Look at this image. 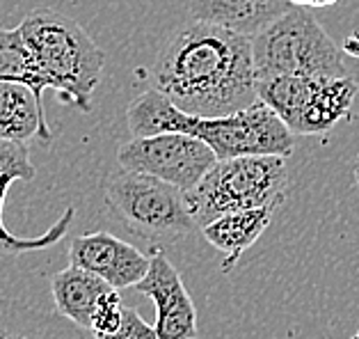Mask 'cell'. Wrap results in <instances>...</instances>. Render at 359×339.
I'll return each mask as SVG.
<instances>
[{
	"instance_id": "1",
	"label": "cell",
	"mask_w": 359,
	"mask_h": 339,
	"mask_svg": "<svg viewBox=\"0 0 359 339\" xmlns=\"http://www.w3.org/2000/svg\"><path fill=\"white\" fill-rule=\"evenodd\" d=\"M151 88L190 115H231L257 103L252 37L192 21L174 32L149 72Z\"/></svg>"
},
{
	"instance_id": "2",
	"label": "cell",
	"mask_w": 359,
	"mask_h": 339,
	"mask_svg": "<svg viewBox=\"0 0 359 339\" xmlns=\"http://www.w3.org/2000/svg\"><path fill=\"white\" fill-rule=\"evenodd\" d=\"M126 121L133 135L165 131L199 138L215 152L217 161L233 156H288L295 149V133L266 103H252L231 115L201 117L183 112L158 90H147L130 103Z\"/></svg>"
},
{
	"instance_id": "3",
	"label": "cell",
	"mask_w": 359,
	"mask_h": 339,
	"mask_svg": "<svg viewBox=\"0 0 359 339\" xmlns=\"http://www.w3.org/2000/svg\"><path fill=\"white\" fill-rule=\"evenodd\" d=\"M19 30L50 88L69 94L78 108L90 112L106 55L83 25L53 10H34L21 21Z\"/></svg>"
},
{
	"instance_id": "4",
	"label": "cell",
	"mask_w": 359,
	"mask_h": 339,
	"mask_svg": "<svg viewBox=\"0 0 359 339\" xmlns=\"http://www.w3.org/2000/svg\"><path fill=\"white\" fill-rule=\"evenodd\" d=\"M288 165L284 156H233L217 161L201 181L186 190V202L197 227L224 213L275 206L286 199Z\"/></svg>"
},
{
	"instance_id": "5",
	"label": "cell",
	"mask_w": 359,
	"mask_h": 339,
	"mask_svg": "<svg viewBox=\"0 0 359 339\" xmlns=\"http://www.w3.org/2000/svg\"><path fill=\"white\" fill-rule=\"evenodd\" d=\"M103 195L112 218L156 248L174 246L197 230L186 193L151 175L121 170L106 181Z\"/></svg>"
},
{
	"instance_id": "6",
	"label": "cell",
	"mask_w": 359,
	"mask_h": 339,
	"mask_svg": "<svg viewBox=\"0 0 359 339\" xmlns=\"http://www.w3.org/2000/svg\"><path fill=\"white\" fill-rule=\"evenodd\" d=\"M257 78L268 76H346L344 48L313 19L306 7L291 5L252 37Z\"/></svg>"
},
{
	"instance_id": "7",
	"label": "cell",
	"mask_w": 359,
	"mask_h": 339,
	"mask_svg": "<svg viewBox=\"0 0 359 339\" xmlns=\"http://www.w3.org/2000/svg\"><path fill=\"white\" fill-rule=\"evenodd\" d=\"M117 163L121 170L151 175L186 193L195 188L201 177L217 163V156L199 138L165 131L154 135H133L128 142L119 145Z\"/></svg>"
},
{
	"instance_id": "8",
	"label": "cell",
	"mask_w": 359,
	"mask_h": 339,
	"mask_svg": "<svg viewBox=\"0 0 359 339\" xmlns=\"http://www.w3.org/2000/svg\"><path fill=\"white\" fill-rule=\"evenodd\" d=\"M147 275L133 289L156 305V333L158 339H197V307L183 284V277L161 250H154Z\"/></svg>"
},
{
	"instance_id": "9",
	"label": "cell",
	"mask_w": 359,
	"mask_h": 339,
	"mask_svg": "<svg viewBox=\"0 0 359 339\" xmlns=\"http://www.w3.org/2000/svg\"><path fill=\"white\" fill-rule=\"evenodd\" d=\"M69 262L96 273L115 289H128L147 275L151 257L108 232H94L72 241Z\"/></svg>"
},
{
	"instance_id": "10",
	"label": "cell",
	"mask_w": 359,
	"mask_h": 339,
	"mask_svg": "<svg viewBox=\"0 0 359 339\" xmlns=\"http://www.w3.org/2000/svg\"><path fill=\"white\" fill-rule=\"evenodd\" d=\"M34 177H37V170H34V165L30 161L28 145L14 140H0V255L19 257L25 255V252H39L55 246V243H60L67 237V232L76 218V208L67 206L53 227H48L41 237L34 239H21L7 230L3 220L7 190H10L14 181H32Z\"/></svg>"
},
{
	"instance_id": "11",
	"label": "cell",
	"mask_w": 359,
	"mask_h": 339,
	"mask_svg": "<svg viewBox=\"0 0 359 339\" xmlns=\"http://www.w3.org/2000/svg\"><path fill=\"white\" fill-rule=\"evenodd\" d=\"M286 10H291V0H190L188 3L192 21L220 25L245 37L259 34Z\"/></svg>"
},
{
	"instance_id": "12",
	"label": "cell",
	"mask_w": 359,
	"mask_h": 339,
	"mask_svg": "<svg viewBox=\"0 0 359 339\" xmlns=\"http://www.w3.org/2000/svg\"><path fill=\"white\" fill-rule=\"evenodd\" d=\"M275 211V206L243 208V211L224 213L201 227L204 239L222 255V273H229L238 264L243 252L261 239Z\"/></svg>"
},
{
	"instance_id": "13",
	"label": "cell",
	"mask_w": 359,
	"mask_h": 339,
	"mask_svg": "<svg viewBox=\"0 0 359 339\" xmlns=\"http://www.w3.org/2000/svg\"><path fill=\"white\" fill-rule=\"evenodd\" d=\"M48 142L53 133L43 115L41 97L23 83L0 81V140Z\"/></svg>"
},
{
	"instance_id": "14",
	"label": "cell",
	"mask_w": 359,
	"mask_h": 339,
	"mask_svg": "<svg viewBox=\"0 0 359 339\" xmlns=\"http://www.w3.org/2000/svg\"><path fill=\"white\" fill-rule=\"evenodd\" d=\"M359 85L350 74L320 78L311 99L306 101L300 119L293 128L295 135H323L350 117Z\"/></svg>"
},
{
	"instance_id": "15",
	"label": "cell",
	"mask_w": 359,
	"mask_h": 339,
	"mask_svg": "<svg viewBox=\"0 0 359 339\" xmlns=\"http://www.w3.org/2000/svg\"><path fill=\"white\" fill-rule=\"evenodd\" d=\"M0 339H90L87 330L57 312L16 298H0Z\"/></svg>"
},
{
	"instance_id": "16",
	"label": "cell",
	"mask_w": 359,
	"mask_h": 339,
	"mask_svg": "<svg viewBox=\"0 0 359 339\" xmlns=\"http://www.w3.org/2000/svg\"><path fill=\"white\" fill-rule=\"evenodd\" d=\"M110 289H115V286H110L103 277L74 264H69L65 271L50 275V291H53L55 310L85 330H90L96 300Z\"/></svg>"
},
{
	"instance_id": "17",
	"label": "cell",
	"mask_w": 359,
	"mask_h": 339,
	"mask_svg": "<svg viewBox=\"0 0 359 339\" xmlns=\"http://www.w3.org/2000/svg\"><path fill=\"white\" fill-rule=\"evenodd\" d=\"M325 76H268L257 78V99L275 112L284 124L295 128L306 101Z\"/></svg>"
},
{
	"instance_id": "18",
	"label": "cell",
	"mask_w": 359,
	"mask_h": 339,
	"mask_svg": "<svg viewBox=\"0 0 359 339\" xmlns=\"http://www.w3.org/2000/svg\"><path fill=\"white\" fill-rule=\"evenodd\" d=\"M0 81L23 83L41 97L50 88L48 78L34 62L19 28H0Z\"/></svg>"
},
{
	"instance_id": "19",
	"label": "cell",
	"mask_w": 359,
	"mask_h": 339,
	"mask_svg": "<svg viewBox=\"0 0 359 339\" xmlns=\"http://www.w3.org/2000/svg\"><path fill=\"white\" fill-rule=\"evenodd\" d=\"M121 321H124V303H121L119 289H110L96 300L94 312H92L90 333L94 337L112 335L119 330Z\"/></svg>"
},
{
	"instance_id": "20",
	"label": "cell",
	"mask_w": 359,
	"mask_h": 339,
	"mask_svg": "<svg viewBox=\"0 0 359 339\" xmlns=\"http://www.w3.org/2000/svg\"><path fill=\"white\" fill-rule=\"evenodd\" d=\"M94 339H158V333L151 324L140 317V312L135 307H126L124 305V321L117 333L112 335H101V337H94Z\"/></svg>"
},
{
	"instance_id": "21",
	"label": "cell",
	"mask_w": 359,
	"mask_h": 339,
	"mask_svg": "<svg viewBox=\"0 0 359 339\" xmlns=\"http://www.w3.org/2000/svg\"><path fill=\"white\" fill-rule=\"evenodd\" d=\"M334 3H339V0H291V5L306 7V10H313V7H330Z\"/></svg>"
},
{
	"instance_id": "22",
	"label": "cell",
	"mask_w": 359,
	"mask_h": 339,
	"mask_svg": "<svg viewBox=\"0 0 359 339\" xmlns=\"http://www.w3.org/2000/svg\"><path fill=\"white\" fill-rule=\"evenodd\" d=\"M344 53L359 58V32L350 34V37H348V39L344 41Z\"/></svg>"
},
{
	"instance_id": "23",
	"label": "cell",
	"mask_w": 359,
	"mask_h": 339,
	"mask_svg": "<svg viewBox=\"0 0 359 339\" xmlns=\"http://www.w3.org/2000/svg\"><path fill=\"white\" fill-rule=\"evenodd\" d=\"M353 175H355V188L359 190V152L355 156V168H353Z\"/></svg>"
}]
</instances>
